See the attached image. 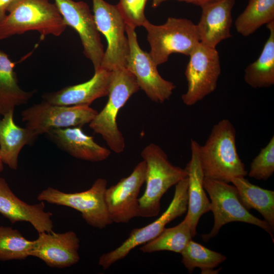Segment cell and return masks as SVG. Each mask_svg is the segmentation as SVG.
<instances>
[{
	"label": "cell",
	"instance_id": "1",
	"mask_svg": "<svg viewBox=\"0 0 274 274\" xmlns=\"http://www.w3.org/2000/svg\"><path fill=\"white\" fill-rule=\"evenodd\" d=\"M197 152L204 177L229 183L247 175L237 151L235 129L228 119L214 125L205 144H198Z\"/></svg>",
	"mask_w": 274,
	"mask_h": 274
},
{
	"label": "cell",
	"instance_id": "2",
	"mask_svg": "<svg viewBox=\"0 0 274 274\" xmlns=\"http://www.w3.org/2000/svg\"><path fill=\"white\" fill-rule=\"evenodd\" d=\"M141 156L146 164V187L139 198V217L150 218L160 211V200L173 186L187 177L185 168L173 165L164 151L152 143L142 150Z\"/></svg>",
	"mask_w": 274,
	"mask_h": 274
},
{
	"label": "cell",
	"instance_id": "3",
	"mask_svg": "<svg viewBox=\"0 0 274 274\" xmlns=\"http://www.w3.org/2000/svg\"><path fill=\"white\" fill-rule=\"evenodd\" d=\"M67 25L57 6L49 0H21L0 24V40L28 31L59 37Z\"/></svg>",
	"mask_w": 274,
	"mask_h": 274
},
{
	"label": "cell",
	"instance_id": "4",
	"mask_svg": "<svg viewBox=\"0 0 274 274\" xmlns=\"http://www.w3.org/2000/svg\"><path fill=\"white\" fill-rule=\"evenodd\" d=\"M140 89L133 75L126 67L112 71L108 101L89 123V127L100 134L110 149L116 153L122 152L125 140L117 123L118 114L129 98Z\"/></svg>",
	"mask_w": 274,
	"mask_h": 274
},
{
	"label": "cell",
	"instance_id": "5",
	"mask_svg": "<svg viewBox=\"0 0 274 274\" xmlns=\"http://www.w3.org/2000/svg\"><path fill=\"white\" fill-rule=\"evenodd\" d=\"M142 26L148 32L149 53L157 66L166 62L174 53L189 56L200 42L196 24L186 18L168 17L159 25L147 20Z\"/></svg>",
	"mask_w": 274,
	"mask_h": 274
},
{
	"label": "cell",
	"instance_id": "6",
	"mask_svg": "<svg viewBox=\"0 0 274 274\" xmlns=\"http://www.w3.org/2000/svg\"><path fill=\"white\" fill-rule=\"evenodd\" d=\"M203 186L210 199V211L214 215V223L211 231L201 235L207 242L218 233L221 228L231 222H242L257 226L271 236L273 242V231L265 221L251 214L243 206L236 187L228 183L204 178Z\"/></svg>",
	"mask_w": 274,
	"mask_h": 274
},
{
	"label": "cell",
	"instance_id": "7",
	"mask_svg": "<svg viewBox=\"0 0 274 274\" xmlns=\"http://www.w3.org/2000/svg\"><path fill=\"white\" fill-rule=\"evenodd\" d=\"M107 186L106 179L98 178L89 189L79 192L65 193L50 187L42 191L37 199L73 208L81 213L88 225L103 229L113 223L105 199Z\"/></svg>",
	"mask_w": 274,
	"mask_h": 274
},
{
	"label": "cell",
	"instance_id": "8",
	"mask_svg": "<svg viewBox=\"0 0 274 274\" xmlns=\"http://www.w3.org/2000/svg\"><path fill=\"white\" fill-rule=\"evenodd\" d=\"M188 177L176 185L175 193L167 209L156 220L148 225L133 229L128 237L113 251L101 255L98 265L104 269L126 257L135 247L153 239L165 228V226L177 217L185 214L188 207Z\"/></svg>",
	"mask_w": 274,
	"mask_h": 274
},
{
	"label": "cell",
	"instance_id": "9",
	"mask_svg": "<svg viewBox=\"0 0 274 274\" xmlns=\"http://www.w3.org/2000/svg\"><path fill=\"white\" fill-rule=\"evenodd\" d=\"M92 1L96 26L108 44L100 67L110 71L126 67L129 43L126 23L117 6L104 0Z\"/></svg>",
	"mask_w": 274,
	"mask_h": 274
},
{
	"label": "cell",
	"instance_id": "10",
	"mask_svg": "<svg viewBox=\"0 0 274 274\" xmlns=\"http://www.w3.org/2000/svg\"><path fill=\"white\" fill-rule=\"evenodd\" d=\"M98 112L89 106H61L45 100L23 110L21 120L38 135L51 129L89 124Z\"/></svg>",
	"mask_w": 274,
	"mask_h": 274
},
{
	"label": "cell",
	"instance_id": "11",
	"mask_svg": "<svg viewBox=\"0 0 274 274\" xmlns=\"http://www.w3.org/2000/svg\"><path fill=\"white\" fill-rule=\"evenodd\" d=\"M189 56L185 73L187 90L181 96L187 106L195 105L214 92L221 74L220 57L216 48L199 42Z\"/></svg>",
	"mask_w": 274,
	"mask_h": 274
},
{
	"label": "cell",
	"instance_id": "12",
	"mask_svg": "<svg viewBox=\"0 0 274 274\" xmlns=\"http://www.w3.org/2000/svg\"><path fill=\"white\" fill-rule=\"evenodd\" d=\"M126 33L129 43L126 68L134 76L140 89L152 101L162 103L168 100L176 88L175 85L160 75L157 65L149 53L141 48L135 28L126 24Z\"/></svg>",
	"mask_w": 274,
	"mask_h": 274
},
{
	"label": "cell",
	"instance_id": "13",
	"mask_svg": "<svg viewBox=\"0 0 274 274\" xmlns=\"http://www.w3.org/2000/svg\"><path fill=\"white\" fill-rule=\"evenodd\" d=\"M66 25L78 33L86 57L94 71L100 67L104 54L100 33L88 5L83 1L54 0Z\"/></svg>",
	"mask_w": 274,
	"mask_h": 274
},
{
	"label": "cell",
	"instance_id": "14",
	"mask_svg": "<svg viewBox=\"0 0 274 274\" xmlns=\"http://www.w3.org/2000/svg\"><path fill=\"white\" fill-rule=\"evenodd\" d=\"M146 164L143 160L127 177L106 189L105 199L113 223H127L139 217V198L140 189L145 182Z\"/></svg>",
	"mask_w": 274,
	"mask_h": 274
},
{
	"label": "cell",
	"instance_id": "15",
	"mask_svg": "<svg viewBox=\"0 0 274 274\" xmlns=\"http://www.w3.org/2000/svg\"><path fill=\"white\" fill-rule=\"evenodd\" d=\"M79 247L80 239L73 231L43 232L33 240L30 256L39 258L50 267L64 268L79 261Z\"/></svg>",
	"mask_w": 274,
	"mask_h": 274
},
{
	"label": "cell",
	"instance_id": "16",
	"mask_svg": "<svg viewBox=\"0 0 274 274\" xmlns=\"http://www.w3.org/2000/svg\"><path fill=\"white\" fill-rule=\"evenodd\" d=\"M0 214L12 224L17 222L30 223L38 233L53 232L52 214L45 211L44 201L29 204L12 192L5 179L0 177Z\"/></svg>",
	"mask_w": 274,
	"mask_h": 274
},
{
	"label": "cell",
	"instance_id": "17",
	"mask_svg": "<svg viewBox=\"0 0 274 274\" xmlns=\"http://www.w3.org/2000/svg\"><path fill=\"white\" fill-rule=\"evenodd\" d=\"M235 0H209L202 5L196 27L200 42L216 48L223 40L232 37V10Z\"/></svg>",
	"mask_w": 274,
	"mask_h": 274
},
{
	"label": "cell",
	"instance_id": "18",
	"mask_svg": "<svg viewBox=\"0 0 274 274\" xmlns=\"http://www.w3.org/2000/svg\"><path fill=\"white\" fill-rule=\"evenodd\" d=\"M111 73L112 71L100 67L94 71L93 76L88 81L46 92L42 97L54 105L90 106L95 99L108 95Z\"/></svg>",
	"mask_w": 274,
	"mask_h": 274
},
{
	"label": "cell",
	"instance_id": "19",
	"mask_svg": "<svg viewBox=\"0 0 274 274\" xmlns=\"http://www.w3.org/2000/svg\"><path fill=\"white\" fill-rule=\"evenodd\" d=\"M45 134L59 149L79 159L100 162L111 154L109 149L99 145L92 136L85 134L81 126L53 129Z\"/></svg>",
	"mask_w": 274,
	"mask_h": 274
},
{
	"label": "cell",
	"instance_id": "20",
	"mask_svg": "<svg viewBox=\"0 0 274 274\" xmlns=\"http://www.w3.org/2000/svg\"><path fill=\"white\" fill-rule=\"evenodd\" d=\"M198 143L191 140V157L185 169L188 177V207L186 217L190 222L192 236L196 234V227L201 216L210 211V201L203 186L204 178L198 158Z\"/></svg>",
	"mask_w": 274,
	"mask_h": 274
},
{
	"label": "cell",
	"instance_id": "21",
	"mask_svg": "<svg viewBox=\"0 0 274 274\" xmlns=\"http://www.w3.org/2000/svg\"><path fill=\"white\" fill-rule=\"evenodd\" d=\"M14 112H9L0 120V158L4 164L16 170L22 148L32 145L39 135L26 127L17 125L14 120Z\"/></svg>",
	"mask_w": 274,
	"mask_h": 274
},
{
	"label": "cell",
	"instance_id": "22",
	"mask_svg": "<svg viewBox=\"0 0 274 274\" xmlns=\"http://www.w3.org/2000/svg\"><path fill=\"white\" fill-rule=\"evenodd\" d=\"M15 65L8 55L0 50V116L27 104L36 92L20 87Z\"/></svg>",
	"mask_w": 274,
	"mask_h": 274
},
{
	"label": "cell",
	"instance_id": "23",
	"mask_svg": "<svg viewBox=\"0 0 274 274\" xmlns=\"http://www.w3.org/2000/svg\"><path fill=\"white\" fill-rule=\"evenodd\" d=\"M266 26L269 35L260 55L245 70L244 80L254 88H268L274 84V21Z\"/></svg>",
	"mask_w": 274,
	"mask_h": 274
},
{
	"label": "cell",
	"instance_id": "24",
	"mask_svg": "<svg viewBox=\"0 0 274 274\" xmlns=\"http://www.w3.org/2000/svg\"><path fill=\"white\" fill-rule=\"evenodd\" d=\"M243 206L248 210L257 211L274 230V191L251 183L245 177L232 179Z\"/></svg>",
	"mask_w": 274,
	"mask_h": 274
},
{
	"label": "cell",
	"instance_id": "25",
	"mask_svg": "<svg viewBox=\"0 0 274 274\" xmlns=\"http://www.w3.org/2000/svg\"><path fill=\"white\" fill-rule=\"evenodd\" d=\"M192 237L190 222L185 216L178 225L165 228L157 237L145 244L140 250L146 253L161 251L181 253Z\"/></svg>",
	"mask_w": 274,
	"mask_h": 274
},
{
	"label": "cell",
	"instance_id": "26",
	"mask_svg": "<svg viewBox=\"0 0 274 274\" xmlns=\"http://www.w3.org/2000/svg\"><path fill=\"white\" fill-rule=\"evenodd\" d=\"M274 21V0H249L234 25L236 31L248 37L264 24Z\"/></svg>",
	"mask_w": 274,
	"mask_h": 274
},
{
	"label": "cell",
	"instance_id": "27",
	"mask_svg": "<svg viewBox=\"0 0 274 274\" xmlns=\"http://www.w3.org/2000/svg\"><path fill=\"white\" fill-rule=\"evenodd\" d=\"M181 254L182 263L190 273L196 268H199L201 273H216L219 270L214 269L226 259L225 255L192 240L188 243Z\"/></svg>",
	"mask_w": 274,
	"mask_h": 274
},
{
	"label": "cell",
	"instance_id": "28",
	"mask_svg": "<svg viewBox=\"0 0 274 274\" xmlns=\"http://www.w3.org/2000/svg\"><path fill=\"white\" fill-rule=\"evenodd\" d=\"M33 241L25 238L17 229L0 226V260H22L30 256Z\"/></svg>",
	"mask_w": 274,
	"mask_h": 274
},
{
	"label": "cell",
	"instance_id": "29",
	"mask_svg": "<svg viewBox=\"0 0 274 274\" xmlns=\"http://www.w3.org/2000/svg\"><path fill=\"white\" fill-rule=\"evenodd\" d=\"M274 173V136L253 159L248 175L258 180H266Z\"/></svg>",
	"mask_w": 274,
	"mask_h": 274
},
{
	"label": "cell",
	"instance_id": "30",
	"mask_svg": "<svg viewBox=\"0 0 274 274\" xmlns=\"http://www.w3.org/2000/svg\"><path fill=\"white\" fill-rule=\"evenodd\" d=\"M147 0H119L118 9L126 25L135 28L147 20L145 8Z\"/></svg>",
	"mask_w": 274,
	"mask_h": 274
},
{
	"label": "cell",
	"instance_id": "31",
	"mask_svg": "<svg viewBox=\"0 0 274 274\" xmlns=\"http://www.w3.org/2000/svg\"><path fill=\"white\" fill-rule=\"evenodd\" d=\"M21 0H0V24L6 17L8 13Z\"/></svg>",
	"mask_w": 274,
	"mask_h": 274
},
{
	"label": "cell",
	"instance_id": "32",
	"mask_svg": "<svg viewBox=\"0 0 274 274\" xmlns=\"http://www.w3.org/2000/svg\"><path fill=\"white\" fill-rule=\"evenodd\" d=\"M167 0H152V7L153 8H157L160 5ZM180 2H184L187 3L192 4L197 6L201 7L209 0H177Z\"/></svg>",
	"mask_w": 274,
	"mask_h": 274
},
{
	"label": "cell",
	"instance_id": "33",
	"mask_svg": "<svg viewBox=\"0 0 274 274\" xmlns=\"http://www.w3.org/2000/svg\"><path fill=\"white\" fill-rule=\"evenodd\" d=\"M4 170V163H3L0 158V173L2 172Z\"/></svg>",
	"mask_w": 274,
	"mask_h": 274
}]
</instances>
